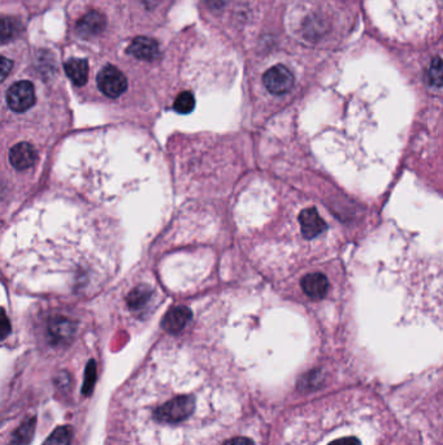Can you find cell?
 Listing matches in <instances>:
<instances>
[{
  "label": "cell",
  "mask_w": 443,
  "mask_h": 445,
  "mask_svg": "<svg viewBox=\"0 0 443 445\" xmlns=\"http://www.w3.org/2000/svg\"><path fill=\"white\" fill-rule=\"evenodd\" d=\"M105 17L99 12H90L77 23V34L82 38H91L105 29Z\"/></svg>",
  "instance_id": "cell-9"
},
{
  "label": "cell",
  "mask_w": 443,
  "mask_h": 445,
  "mask_svg": "<svg viewBox=\"0 0 443 445\" xmlns=\"http://www.w3.org/2000/svg\"><path fill=\"white\" fill-rule=\"evenodd\" d=\"M50 335L54 340V342H67L72 339L74 333V324L64 318H55L50 323Z\"/></svg>",
  "instance_id": "cell-12"
},
{
  "label": "cell",
  "mask_w": 443,
  "mask_h": 445,
  "mask_svg": "<svg viewBox=\"0 0 443 445\" xmlns=\"http://www.w3.org/2000/svg\"><path fill=\"white\" fill-rule=\"evenodd\" d=\"M72 437V430L67 426H61L56 428L51 436L47 439L43 445H69Z\"/></svg>",
  "instance_id": "cell-17"
},
{
  "label": "cell",
  "mask_w": 443,
  "mask_h": 445,
  "mask_svg": "<svg viewBox=\"0 0 443 445\" xmlns=\"http://www.w3.org/2000/svg\"><path fill=\"white\" fill-rule=\"evenodd\" d=\"M428 81L435 87H441L442 85V61L441 58L433 60L432 65L428 72Z\"/></svg>",
  "instance_id": "cell-18"
},
{
  "label": "cell",
  "mask_w": 443,
  "mask_h": 445,
  "mask_svg": "<svg viewBox=\"0 0 443 445\" xmlns=\"http://www.w3.org/2000/svg\"><path fill=\"white\" fill-rule=\"evenodd\" d=\"M96 83L99 90L108 98H118L128 89L127 77L121 70L114 65H107L102 68L98 73Z\"/></svg>",
  "instance_id": "cell-2"
},
{
  "label": "cell",
  "mask_w": 443,
  "mask_h": 445,
  "mask_svg": "<svg viewBox=\"0 0 443 445\" xmlns=\"http://www.w3.org/2000/svg\"><path fill=\"white\" fill-rule=\"evenodd\" d=\"M191 310L186 306H175L164 316L162 326L169 333H178L191 320Z\"/></svg>",
  "instance_id": "cell-7"
},
{
  "label": "cell",
  "mask_w": 443,
  "mask_h": 445,
  "mask_svg": "<svg viewBox=\"0 0 443 445\" xmlns=\"http://www.w3.org/2000/svg\"><path fill=\"white\" fill-rule=\"evenodd\" d=\"M224 445H255L252 440H250L248 437H233L230 440H228Z\"/></svg>",
  "instance_id": "cell-23"
},
{
  "label": "cell",
  "mask_w": 443,
  "mask_h": 445,
  "mask_svg": "<svg viewBox=\"0 0 443 445\" xmlns=\"http://www.w3.org/2000/svg\"><path fill=\"white\" fill-rule=\"evenodd\" d=\"M21 33V25L10 17H0V45L14 39Z\"/></svg>",
  "instance_id": "cell-14"
},
{
  "label": "cell",
  "mask_w": 443,
  "mask_h": 445,
  "mask_svg": "<svg viewBox=\"0 0 443 445\" xmlns=\"http://www.w3.org/2000/svg\"><path fill=\"white\" fill-rule=\"evenodd\" d=\"M12 67H13L12 60L0 56V82L4 81L8 77V74L11 73Z\"/></svg>",
  "instance_id": "cell-21"
},
{
  "label": "cell",
  "mask_w": 443,
  "mask_h": 445,
  "mask_svg": "<svg viewBox=\"0 0 443 445\" xmlns=\"http://www.w3.org/2000/svg\"><path fill=\"white\" fill-rule=\"evenodd\" d=\"M329 445H360L359 439L356 437H343V439H337L334 442H332Z\"/></svg>",
  "instance_id": "cell-22"
},
{
  "label": "cell",
  "mask_w": 443,
  "mask_h": 445,
  "mask_svg": "<svg viewBox=\"0 0 443 445\" xmlns=\"http://www.w3.org/2000/svg\"><path fill=\"white\" fill-rule=\"evenodd\" d=\"M11 333V323L6 314V310L0 307V340L7 339Z\"/></svg>",
  "instance_id": "cell-20"
},
{
  "label": "cell",
  "mask_w": 443,
  "mask_h": 445,
  "mask_svg": "<svg viewBox=\"0 0 443 445\" xmlns=\"http://www.w3.org/2000/svg\"><path fill=\"white\" fill-rule=\"evenodd\" d=\"M7 105L14 112H25L35 103V90L33 83L19 81L13 83L7 92Z\"/></svg>",
  "instance_id": "cell-3"
},
{
  "label": "cell",
  "mask_w": 443,
  "mask_h": 445,
  "mask_svg": "<svg viewBox=\"0 0 443 445\" xmlns=\"http://www.w3.org/2000/svg\"><path fill=\"white\" fill-rule=\"evenodd\" d=\"M151 296L152 289L150 287L140 285V287H136L131 292L129 293L127 302L131 310H140L147 304Z\"/></svg>",
  "instance_id": "cell-13"
},
{
  "label": "cell",
  "mask_w": 443,
  "mask_h": 445,
  "mask_svg": "<svg viewBox=\"0 0 443 445\" xmlns=\"http://www.w3.org/2000/svg\"><path fill=\"white\" fill-rule=\"evenodd\" d=\"M264 86L273 95L289 93L294 86V74L288 67L279 64L269 68L263 76Z\"/></svg>",
  "instance_id": "cell-4"
},
{
  "label": "cell",
  "mask_w": 443,
  "mask_h": 445,
  "mask_svg": "<svg viewBox=\"0 0 443 445\" xmlns=\"http://www.w3.org/2000/svg\"><path fill=\"white\" fill-rule=\"evenodd\" d=\"M194 107H195V98L190 92H182L180 94L175 98V105H173L175 112L182 115L190 114L194 110Z\"/></svg>",
  "instance_id": "cell-16"
},
{
  "label": "cell",
  "mask_w": 443,
  "mask_h": 445,
  "mask_svg": "<svg viewBox=\"0 0 443 445\" xmlns=\"http://www.w3.org/2000/svg\"><path fill=\"white\" fill-rule=\"evenodd\" d=\"M302 289L310 298L320 300L327 296L329 281L325 275L314 272V273L305 275L302 279Z\"/></svg>",
  "instance_id": "cell-10"
},
{
  "label": "cell",
  "mask_w": 443,
  "mask_h": 445,
  "mask_svg": "<svg viewBox=\"0 0 443 445\" xmlns=\"http://www.w3.org/2000/svg\"><path fill=\"white\" fill-rule=\"evenodd\" d=\"M299 222H301V229H302L304 238H307V240L315 238L323 232H325L327 228V222L314 207L305 209L301 212Z\"/></svg>",
  "instance_id": "cell-5"
},
{
  "label": "cell",
  "mask_w": 443,
  "mask_h": 445,
  "mask_svg": "<svg viewBox=\"0 0 443 445\" xmlns=\"http://www.w3.org/2000/svg\"><path fill=\"white\" fill-rule=\"evenodd\" d=\"M127 52L140 60L153 61L159 58V45L155 39L149 37H137L128 47Z\"/></svg>",
  "instance_id": "cell-6"
},
{
  "label": "cell",
  "mask_w": 443,
  "mask_h": 445,
  "mask_svg": "<svg viewBox=\"0 0 443 445\" xmlns=\"http://www.w3.org/2000/svg\"><path fill=\"white\" fill-rule=\"evenodd\" d=\"M36 161V152L34 147L28 142H20L14 145L10 152V162L12 167L19 171L30 168Z\"/></svg>",
  "instance_id": "cell-8"
},
{
  "label": "cell",
  "mask_w": 443,
  "mask_h": 445,
  "mask_svg": "<svg viewBox=\"0 0 443 445\" xmlns=\"http://www.w3.org/2000/svg\"><path fill=\"white\" fill-rule=\"evenodd\" d=\"M144 1H146V4H147L149 7H151V6L155 4V1H156V0H144Z\"/></svg>",
  "instance_id": "cell-24"
},
{
  "label": "cell",
  "mask_w": 443,
  "mask_h": 445,
  "mask_svg": "<svg viewBox=\"0 0 443 445\" xmlns=\"http://www.w3.org/2000/svg\"><path fill=\"white\" fill-rule=\"evenodd\" d=\"M195 410V398L191 395H175L149 410V421L158 426H178L188 420Z\"/></svg>",
  "instance_id": "cell-1"
},
{
  "label": "cell",
  "mask_w": 443,
  "mask_h": 445,
  "mask_svg": "<svg viewBox=\"0 0 443 445\" xmlns=\"http://www.w3.org/2000/svg\"><path fill=\"white\" fill-rule=\"evenodd\" d=\"M95 379H96V366H95L94 361H90L87 364V369H86V379L83 383V393L85 395L91 393L94 384H95Z\"/></svg>",
  "instance_id": "cell-19"
},
{
  "label": "cell",
  "mask_w": 443,
  "mask_h": 445,
  "mask_svg": "<svg viewBox=\"0 0 443 445\" xmlns=\"http://www.w3.org/2000/svg\"><path fill=\"white\" fill-rule=\"evenodd\" d=\"M34 420H29L25 422L23 426L14 433V437L12 440L11 445H29L33 439V431H34Z\"/></svg>",
  "instance_id": "cell-15"
},
{
  "label": "cell",
  "mask_w": 443,
  "mask_h": 445,
  "mask_svg": "<svg viewBox=\"0 0 443 445\" xmlns=\"http://www.w3.org/2000/svg\"><path fill=\"white\" fill-rule=\"evenodd\" d=\"M64 70L70 81L76 86H83L89 79V63L86 59L72 58L64 64Z\"/></svg>",
  "instance_id": "cell-11"
}]
</instances>
